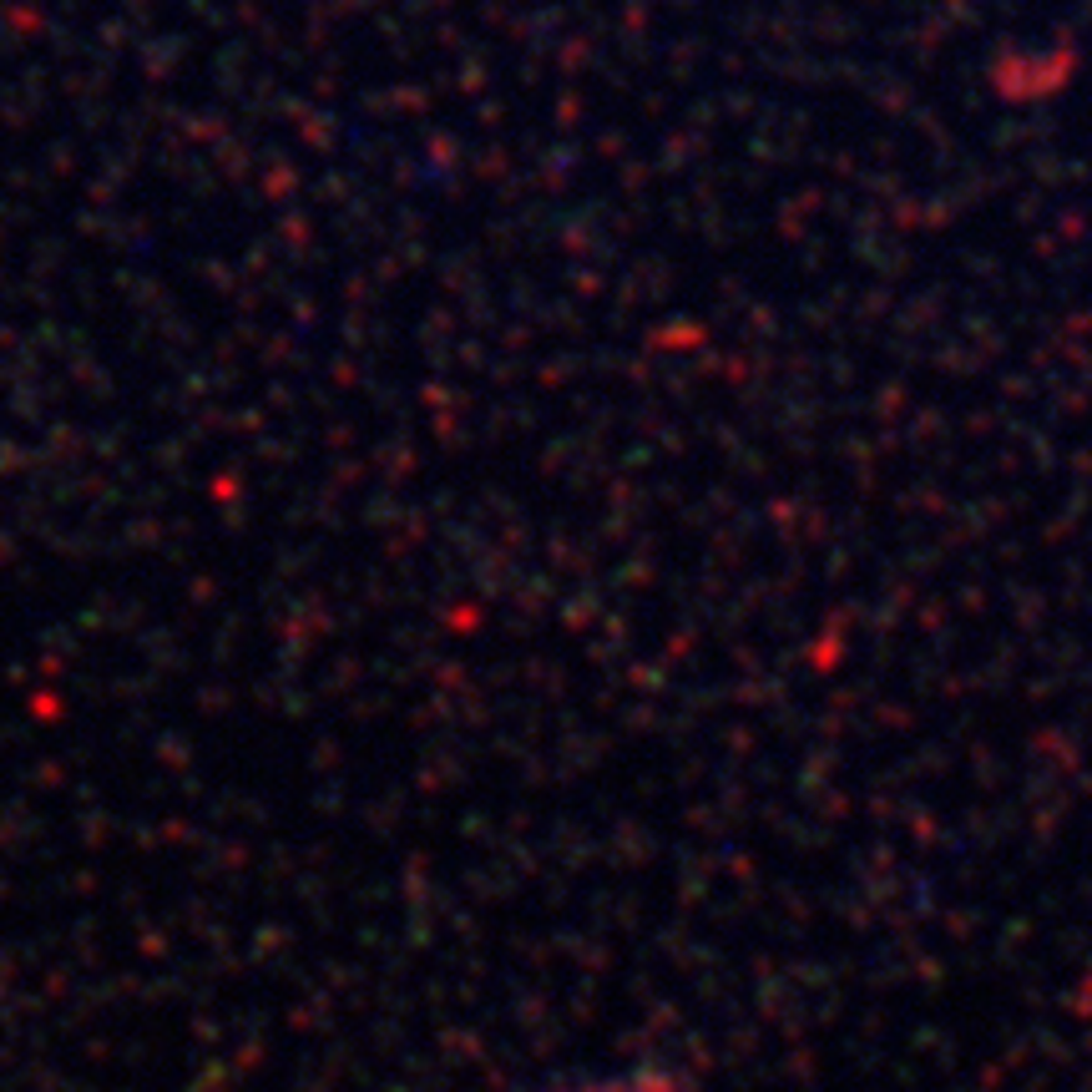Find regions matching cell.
I'll return each mask as SVG.
<instances>
[{
  "label": "cell",
  "instance_id": "obj_1",
  "mask_svg": "<svg viewBox=\"0 0 1092 1092\" xmlns=\"http://www.w3.org/2000/svg\"><path fill=\"white\" fill-rule=\"evenodd\" d=\"M577 1092H688L678 1077H658V1072H643V1077H617V1082H597V1087H577Z\"/></svg>",
  "mask_w": 1092,
  "mask_h": 1092
}]
</instances>
